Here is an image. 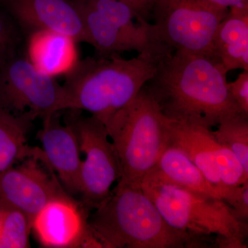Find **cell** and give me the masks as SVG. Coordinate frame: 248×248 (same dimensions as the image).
<instances>
[{"label":"cell","mask_w":248,"mask_h":248,"mask_svg":"<svg viewBox=\"0 0 248 248\" xmlns=\"http://www.w3.org/2000/svg\"><path fill=\"white\" fill-rule=\"evenodd\" d=\"M211 131L217 141L232 152L248 175V115L226 119Z\"/></svg>","instance_id":"obj_18"},{"label":"cell","mask_w":248,"mask_h":248,"mask_svg":"<svg viewBox=\"0 0 248 248\" xmlns=\"http://www.w3.org/2000/svg\"><path fill=\"white\" fill-rule=\"evenodd\" d=\"M228 90L240 110L248 115V71H244L233 82L228 83Z\"/></svg>","instance_id":"obj_22"},{"label":"cell","mask_w":248,"mask_h":248,"mask_svg":"<svg viewBox=\"0 0 248 248\" xmlns=\"http://www.w3.org/2000/svg\"><path fill=\"white\" fill-rule=\"evenodd\" d=\"M168 120L170 145L184 152L209 182L223 192V197L229 186L248 182V175L236 156L217 141L212 130L197 124Z\"/></svg>","instance_id":"obj_9"},{"label":"cell","mask_w":248,"mask_h":248,"mask_svg":"<svg viewBox=\"0 0 248 248\" xmlns=\"http://www.w3.org/2000/svg\"><path fill=\"white\" fill-rule=\"evenodd\" d=\"M228 73L212 55L171 50L143 87L166 118L211 130L245 114L230 94Z\"/></svg>","instance_id":"obj_1"},{"label":"cell","mask_w":248,"mask_h":248,"mask_svg":"<svg viewBox=\"0 0 248 248\" xmlns=\"http://www.w3.org/2000/svg\"><path fill=\"white\" fill-rule=\"evenodd\" d=\"M59 112L42 121L37 133L43 151L58 180L70 195L81 194V151L74 128L68 121L62 124Z\"/></svg>","instance_id":"obj_13"},{"label":"cell","mask_w":248,"mask_h":248,"mask_svg":"<svg viewBox=\"0 0 248 248\" xmlns=\"http://www.w3.org/2000/svg\"><path fill=\"white\" fill-rule=\"evenodd\" d=\"M66 120L71 124L84 153L81 166V194L85 207L97 208L110 197L111 187L120 180L118 158L106 125L95 117H84L76 110Z\"/></svg>","instance_id":"obj_8"},{"label":"cell","mask_w":248,"mask_h":248,"mask_svg":"<svg viewBox=\"0 0 248 248\" xmlns=\"http://www.w3.org/2000/svg\"><path fill=\"white\" fill-rule=\"evenodd\" d=\"M0 109L32 122L47 120L68 105L63 85L40 73L21 53L0 69Z\"/></svg>","instance_id":"obj_7"},{"label":"cell","mask_w":248,"mask_h":248,"mask_svg":"<svg viewBox=\"0 0 248 248\" xmlns=\"http://www.w3.org/2000/svg\"><path fill=\"white\" fill-rule=\"evenodd\" d=\"M66 193L51 166L37 156L0 174V204L20 210L31 222L50 201Z\"/></svg>","instance_id":"obj_10"},{"label":"cell","mask_w":248,"mask_h":248,"mask_svg":"<svg viewBox=\"0 0 248 248\" xmlns=\"http://www.w3.org/2000/svg\"><path fill=\"white\" fill-rule=\"evenodd\" d=\"M141 188L172 228L197 236L215 235L218 248H247V223L239 221L224 201L148 177Z\"/></svg>","instance_id":"obj_5"},{"label":"cell","mask_w":248,"mask_h":248,"mask_svg":"<svg viewBox=\"0 0 248 248\" xmlns=\"http://www.w3.org/2000/svg\"><path fill=\"white\" fill-rule=\"evenodd\" d=\"M31 221L20 210L0 204V248H30Z\"/></svg>","instance_id":"obj_19"},{"label":"cell","mask_w":248,"mask_h":248,"mask_svg":"<svg viewBox=\"0 0 248 248\" xmlns=\"http://www.w3.org/2000/svg\"><path fill=\"white\" fill-rule=\"evenodd\" d=\"M229 9L205 0H151L148 18L173 50L213 55V40Z\"/></svg>","instance_id":"obj_6"},{"label":"cell","mask_w":248,"mask_h":248,"mask_svg":"<svg viewBox=\"0 0 248 248\" xmlns=\"http://www.w3.org/2000/svg\"><path fill=\"white\" fill-rule=\"evenodd\" d=\"M89 223L103 248H203L210 242L170 226L141 188L115 186Z\"/></svg>","instance_id":"obj_3"},{"label":"cell","mask_w":248,"mask_h":248,"mask_svg":"<svg viewBox=\"0 0 248 248\" xmlns=\"http://www.w3.org/2000/svg\"><path fill=\"white\" fill-rule=\"evenodd\" d=\"M106 128L120 165L116 186L141 188L143 178L170 145L169 120L143 87Z\"/></svg>","instance_id":"obj_4"},{"label":"cell","mask_w":248,"mask_h":248,"mask_svg":"<svg viewBox=\"0 0 248 248\" xmlns=\"http://www.w3.org/2000/svg\"><path fill=\"white\" fill-rule=\"evenodd\" d=\"M0 1H3V0H0Z\"/></svg>","instance_id":"obj_25"},{"label":"cell","mask_w":248,"mask_h":248,"mask_svg":"<svg viewBox=\"0 0 248 248\" xmlns=\"http://www.w3.org/2000/svg\"><path fill=\"white\" fill-rule=\"evenodd\" d=\"M31 121L0 109V174L31 156L49 164L42 148L29 146L27 133Z\"/></svg>","instance_id":"obj_17"},{"label":"cell","mask_w":248,"mask_h":248,"mask_svg":"<svg viewBox=\"0 0 248 248\" xmlns=\"http://www.w3.org/2000/svg\"><path fill=\"white\" fill-rule=\"evenodd\" d=\"M145 177L172 184L205 197L223 200V192L209 182L184 152L172 145L166 148L157 164Z\"/></svg>","instance_id":"obj_16"},{"label":"cell","mask_w":248,"mask_h":248,"mask_svg":"<svg viewBox=\"0 0 248 248\" xmlns=\"http://www.w3.org/2000/svg\"><path fill=\"white\" fill-rule=\"evenodd\" d=\"M223 200L232 210L239 221L247 223L248 218V182L229 186Z\"/></svg>","instance_id":"obj_21"},{"label":"cell","mask_w":248,"mask_h":248,"mask_svg":"<svg viewBox=\"0 0 248 248\" xmlns=\"http://www.w3.org/2000/svg\"><path fill=\"white\" fill-rule=\"evenodd\" d=\"M128 3L139 15L148 21V10L151 0H124Z\"/></svg>","instance_id":"obj_23"},{"label":"cell","mask_w":248,"mask_h":248,"mask_svg":"<svg viewBox=\"0 0 248 248\" xmlns=\"http://www.w3.org/2000/svg\"><path fill=\"white\" fill-rule=\"evenodd\" d=\"M213 55L228 72L248 71V1L230 8L218 24L213 40Z\"/></svg>","instance_id":"obj_15"},{"label":"cell","mask_w":248,"mask_h":248,"mask_svg":"<svg viewBox=\"0 0 248 248\" xmlns=\"http://www.w3.org/2000/svg\"><path fill=\"white\" fill-rule=\"evenodd\" d=\"M171 50L166 45L130 60L115 54L79 60L62 84L68 110L87 111L107 125L138 95L154 76L161 59Z\"/></svg>","instance_id":"obj_2"},{"label":"cell","mask_w":248,"mask_h":248,"mask_svg":"<svg viewBox=\"0 0 248 248\" xmlns=\"http://www.w3.org/2000/svg\"><path fill=\"white\" fill-rule=\"evenodd\" d=\"M24 33L7 12H0V69L22 53Z\"/></svg>","instance_id":"obj_20"},{"label":"cell","mask_w":248,"mask_h":248,"mask_svg":"<svg viewBox=\"0 0 248 248\" xmlns=\"http://www.w3.org/2000/svg\"><path fill=\"white\" fill-rule=\"evenodd\" d=\"M205 1L210 4L219 6V7L230 9L232 6L242 4V3L248 1V0H205Z\"/></svg>","instance_id":"obj_24"},{"label":"cell","mask_w":248,"mask_h":248,"mask_svg":"<svg viewBox=\"0 0 248 248\" xmlns=\"http://www.w3.org/2000/svg\"><path fill=\"white\" fill-rule=\"evenodd\" d=\"M89 212L66 193L50 201L35 215L31 230L44 248H103L90 228Z\"/></svg>","instance_id":"obj_11"},{"label":"cell","mask_w":248,"mask_h":248,"mask_svg":"<svg viewBox=\"0 0 248 248\" xmlns=\"http://www.w3.org/2000/svg\"><path fill=\"white\" fill-rule=\"evenodd\" d=\"M6 11L24 35L51 31L90 45L79 11L72 0H3Z\"/></svg>","instance_id":"obj_12"},{"label":"cell","mask_w":248,"mask_h":248,"mask_svg":"<svg viewBox=\"0 0 248 248\" xmlns=\"http://www.w3.org/2000/svg\"><path fill=\"white\" fill-rule=\"evenodd\" d=\"M76 42L73 37L51 31L27 34L25 55L36 69L55 78L66 76L79 61Z\"/></svg>","instance_id":"obj_14"}]
</instances>
